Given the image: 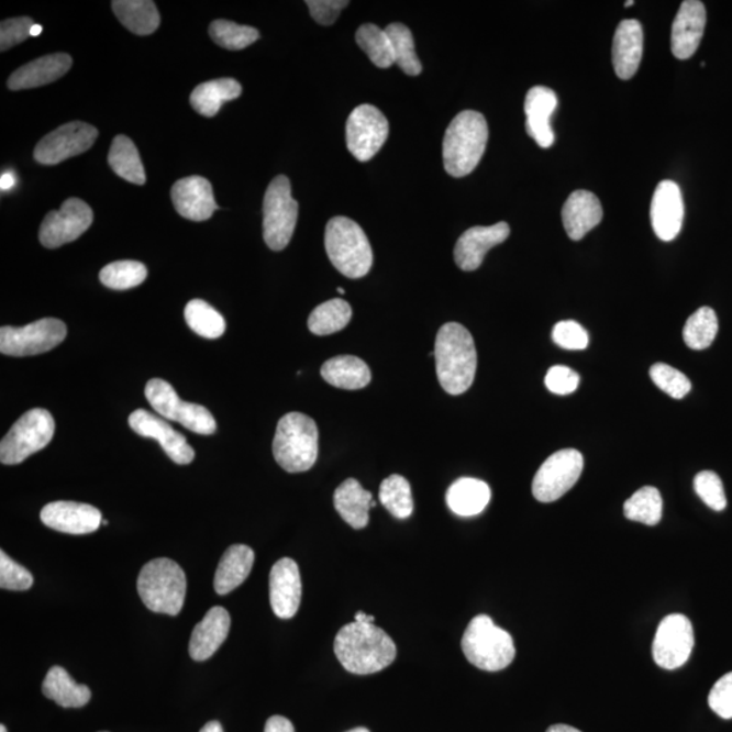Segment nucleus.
<instances>
[{"mask_svg": "<svg viewBox=\"0 0 732 732\" xmlns=\"http://www.w3.org/2000/svg\"><path fill=\"white\" fill-rule=\"evenodd\" d=\"M102 524H103V525H109V522H108L107 520H103V521H102Z\"/></svg>", "mask_w": 732, "mask_h": 732, "instance_id": "64", "label": "nucleus"}, {"mask_svg": "<svg viewBox=\"0 0 732 732\" xmlns=\"http://www.w3.org/2000/svg\"><path fill=\"white\" fill-rule=\"evenodd\" d=\"M491 490L484 480L462 478L455 481L446 492L447 507L461 517H474L487 508Z\"/></svg>", "mask_w": 732, "mask_h": 732, "instance_id": "31", "label": "nucleus"}, {"mask_svg": "<svg viewBox=\"0 0 732 732\" xmlns=\"http://www.w3.org/2000/svg\"><path fill=\"white\" fill-rule=\"evenodd\" d=\"M319 432L315 421L301 412H289L278 422L273 455L278 466L290 474L306 473L315 466Z\"/></svg>", "mask_w": 732, "mask_h": 732, "instance_id": "4", "label": "nucleus"}, {"mask_svg": "<svg viewBox=\"0 0 732 732\" xmlns=\"http://www.w3.org/2000/svg\"><path fill=\"white\" fill-rule=\"evenodd\" d=\"M324 246L331 264L347 278L365 277L374 264L368 236L352 219H331L325 226Z\"/></svg>", "mask_w": 732, "mask_h": 732, "instance_id": "5", "label": "nucleus"}, {"mask_svg": "<svg viewBox=\"0 0 732 732\" xmlns=\"http://www.w3.org/2000/svg\"><path fill=\"white\" fill-rule=\"evenodd\" d=\"M186 575L178 563L160 557L142 568L137 590L144 606L155 613L177 615L186 597Z\"/></svg>", "mask_w": 732, "mask_h": 732, "instance_id": "6", "label": "nucleus"}, {"mask_svg": "<svg viewBox=\"0 0 732 732\" xmlns=\"http://www.w3.org/2000/svg\"><path fill=\"white\" fill-rule=\"evenodd\" d=\"M352 307L344 299H331L318 306L308 318V329L315 335H331L344 330L352 319Z\"/></svg>", "mask_w": 732, "mask_h": 732, "instance_id": "37", "label": "nucleus"}, {"mask_svg": "<svg viewBox=\"0 0 732 732\" xmlns=\"http://www.w3.org/2000/svg\"><path fill=\"white\" fill-rule=\"evenodd\" d=\"M0 732H8V730H5V725H3V724L0 725Z\"/></svg>", "mask_w": 732, "mask_h": 732, "instance_id": "61", "label": "nucleus"}, {"mask_svg": "<svg viewBox=\"0 0 732 732\" xmlns=\"http://www.w3.org/2000/svg\"><path fill=\"white\" fill-rule=\"evenodd\" d=\"M145 398L158 415L181 423L190 432L202 435L217 432L218 425L212 412L201 404L184 402L176 389L165 380H149L145 386Z\"/></svg>", "mask_w": 732, "mask_h": 732, "instance_id": "10", "label": "nucleus"}, {"mask_svg": "<svg viewBox=\"0 0 732 732\" xmlns=\"http://www.w3.org/2000/svg\"><path fill=\"white\" fill-rule=\"evenodd\" d=\"M552 340L566 351H585L589 345L588 331L574 321L557 323L552 331Z\"/></svg>", "mask_w": 732, "mask_h": 732, "instance_id": "49", "label": "nucleus"}, {"mask_svg": "<svg viewBox=\"0 0 732 732\" xmlns=\"http://www.w3.org/2000/svg\"><path fill=\"white\" fill-rule=\"evenodd\" d=\"M380 502L395 519H409L414 510L409 480L400 475H391L380 486Z\"/></svg>", "mask_w": 732, "mask_h": 732, "instance_id": "42", "label": "nucleus"}, {"mask_svg": "<svg viewBox=\"0 0 732 732\" xmlns=\"http://www.w3.org/2000/svg\"><path fill=\"white\" fill-rule=\"evenodd\" d=\"M584 470V456L575 450L554 453L534 476L532 492L539 502L550 503L565 496L577 484Z\"/></svg>", "mask_w": 732, "mask_h": 732, "instance_id": "12", "label": "nucleus"}, {"mask_svg": "<svg viewBox=\"0 0 732 732\" xmlns=\"http://www.w3.org/2000/svg\"><path fill=\"white\" fill-rule=\"evenodd\" d=\"M354 621H357V623H363V624H374L375 621V615L366 614L365 612H357L354 614Z\"/></svg>", "mask_w": 732, "mask_h": 732, "instance_id": "56", "label": "nucleus"}, {"mask_svg": "<svg viewBox=\"0 0 732 732\" xmlns=\"http://www.w3.org/2000/svg\"><path fill=\"white\" fill-rule=\"evenodd\" d=\"M270 603L280 619H292L301 602V577L298 563L289 557L278 561L270 572Z\"/></svg>", "mask_w": 732, "mask_h": 732, "instance_id": "23", "label": "nucleus"}, {"mask_svg": "<svg viewBox=\"0 0 732 732\" xmlns=\"http://www.w3.org/2000/svg\"><path fill=\"white\" fill-rule=\"evenodd\" d=\"M306 3L312 19L323 26L333 25L339 20L341 11L348 5L347 0H308Z\"/></svg>", "mask_w": 732, "mask_h": 732, "instance_id": "53", "label": "nucleus"}, {"mask_svg": "<svg viewBox=\"0 0 732 732\" xmlns=\"http://www.w3.org/2000/svg\"><path fill=\"white\" fill-rule=\"evenodd\" d=\"M265 732H295L292 722L284 717H271L267 720Z\"/></svg>", "mask_w": 732, "mask_h": 732, "instance_id": "54", "label": "nucleus"}, {"mask_svg": "<svg viewBox=\"0 0 732 732\" xmlns=\"http://www.w3.org/2000/svg\"><path fill=\"white\" fill-rule=\"evenodd\" d=\"M255 561V554L248 545H231L224 552L222 561L219 563L217 575H214V590L219 596L229 595L248 578L252 573Z\"/></svg>", "mask_w": 732, "mask_h": 732, "instance_id": "29", "label": "nucleus"}, {"mask_svg": "<svg viewBox=\"0 0 732 732\" xmlns=\"http://www.w3.org/2000/svg\"><path fill=\"white\" fill-rule=\"evenodd\" d=\"M488 141L484 114L466 110L452 120L443 144L444 167L450 176L463 178L478 167Z\"/></svg>", "mask_w": 732, "mask_h": 732, "instance_id": "3", "label": "nucleus"}, {"mask_svg": "<svg viewBox=\"0 0 732 732\" xmlns=\"http://www.w3.org/2000/svg\"><path fill=\"white\" fill-rule=\"evenodd\" d=\"M231 618L229 610L223 607H213L208 610L206 618L196 625L189 642L191 659L203 662L217 653L229 636Z\"/></svg>", "mask_w": 732, "mask_h": 732, "instance_id": "25", "label": "nucleus"}, {"mask_svg": "<svg viewBox=\"0 0 732 732\" xmlns=\"http://www.w3.org/2000/svg\"><path fill=\"white\" fill-rule=\"evenodd\" d=\"M435 369L441 387L462 395L473 386L478 356L473 335L464 325L451 322L439 330L434 346Z\"/></svg>", "mask_w": 732, "mask_h": 732, "instance_id": "2", "label": "nucleus"}, {"mask_svg": "<svg viewBox=\"0 0 732 732\" xmlns=\"http://www.w3.org/2000/svg\"><path fill=\"white\" fill-rule=\"evenodd\" d=\"M54 434L55 420L48 410H29L0 443V462L4 466H16L25 462L27 457L48 446Z\"/></svg>", "mask_w": 732, "mask_h": 732, "instance_id": "8", "label": "nucleus"}, {"mask_svg": "<svg viewBox=\"0 0 732 732\" xmlns=\"http://www.w3.org/2000/svg\"><path fill=\"white\" fill-rule=\"evenodd\" d=\"M98 137L97 127L74 121L48 133L34 149V159L41 165L54 166L86 153Z\"/></svg>", "mask_w": 732, "mask_h": 732, "instance_id": "15", "label": "nucleus"}, {"mask_svg": "<svg viewBox=\"0 0 732 732\" xmlns=\"http://www.w3.org/2000/svg\"><path fill=\"white\" fill-rule=\"evenodd\" d=\"M356 41L371 63L379 68H389L395 64V54L391 38L379 26L366 23L359 26Z\"/></svg>", "mask_w": 732, "mask_h": 732, "instance_id": "39", "label": "nucleus"}, {"mask_svg": "<svg viewBox=\"0 0 732 732\" xmlns=\"http://www.w3.org/2000/svg\"><path fill=\"white\" fill-rule=\"evenodd\" d=\"M147 276V267L137 260H115L103 267L100 280L110 289L126 290L142 285Z\"/></svg>", "mask_w": 732, "mask_h": 732, "instance_id": "44", "label": "nucleus"}, {"mask_svg": "<svg viewBox=\"0 0 732 732\" xmlns=\"http://www.w3.org/2000/svg\"><path fill=\"white\" fill-rule=\"evenodd\" d=\"M43 694L63 708H81L91 700V690L74 681L60 666L49 669L43 683Z\"/></svg>", "mask_w": 732, "mask_h": 732, "instance_id": "34", "label": "nucleus"}, {"mask_svg": "<svg viewBox=\"0 0 732 732\" xmlns=\"http://www.w3.org/2000/svg\"><path fill=\"white\" fill-rule=\"evenodd\" d=\"M339 293H340V295H345V293H346V292H345V289L339 288Z\"/></svg>", "mask_w": 732, "mask_h": 732, "instance_id": "63", "label": "nucleus"}, {"mask_svg": "<svg viewBox=\"0 0 732 732\" xmlns=\"http://www.w3.org/2000/svg\"><path fill=\"white\" fill-rule=\"evenodd\" d=\"M509 235L510 226L504 222L469 229L458 237L455 246V263L464 271L479 269L486 254L492 247L507 241Z\"/></svg>", "mask_w": 732, "mask_h": 732, "instance_id": "21", "label": "nucleus"}, {"mask_svg": "<svg viewBox=\"0 0 732 732\" xmlns=\"http://www.w3.org/2000/svg\"><path fill=\"white\" fill-rule=\"evenodd\" d=\"M684 214V200L679 186L673 181H662L656 186L650 209L655 235L664 242L676 240L683 229Z\"/></svg>", "mask_w": 732, "mask_h": 732, "instance_id": "18", "label": "nucleus"}, {"mask_svg": "<svg viewBox=\"0 0 732 732\" xmlns=\"http://www.w3.org/2000/svg\"><path fill=\"white\" fill-rule=\"evenodd\" d=\"M388 37L391 38L395 54V63L410 77H417L422 73L420 59L415 54L414 37L409 27L403 23H391L386 29Z\"/></svg>", "mask_w": 732, "mask_h": 732, "instance_id": "43", "label": "nucleus"}, {"mask_svg": "<svg viewBox=\"0 0 732 732\" xmlns=\"http://www.w3.org/2000/svg\"><path fill=\"white\" fill-rule=\"evenodd\" d=\"M209 36L220 46L229 51H242L259 38L257 29L237 25L235 22L218 20L209 26Z\"/></svg>", "mask_w": 732, "mask_h": 732, "instance_id": "45", "label": "nucleus"}, {"mask_svg": "<svg viewBox=\"0 0 732 732\" xmlns=\"http://www.w3.org/2000/svg\"><path fill=\"white\" fill-rule=\"evenodd\" d=\"M92 220L95 213L85 201L68 199L59 211L46 214L40 229V242L46 248H57L77 241L90 229Z\"/></svg>", "mask_w": 732, "mask_h": 732, "instance_id": "16", "label": "nucleus"}, {"mask_svg": "<svg viewBox=\"0 0 732 732\" xmlns=\"http://www.w3.org/2000/svg\"><path fill=\"white\" fill-rule=\"evenodd\" d=\"M130 426L138 435L145 439L158 441L163 451L171 461L179 466H186L195 461V450L188 444V440L181 433L174 430L165 418L151 414L149 411L138 409L130 415Z\"/></svg>", "mask_w": 732, "mask_h": 732, "instance_id": "17", "label": "nucleus"}, {"mask_svg": "<svg viewBox=\"0 0 732 732\" xmlns=\"http://www.w3.org/2000/svg\"><path fill=\"white\" fill-rule=\"evenodd\" d=\"M695 647V632L684 614H669L661 621L653 643L655 664L662 669L676 670L687 664Z\"/></svg>", "mask_w": 732, "mask_h": 732, "instance_id": "14", "label": "nucleus"}, {"mask_svg": "<svg viewBox=\"0 0 732 732\" xmlns=\"http://www.w3.org/2000/svg\"><path fill=\"white\" fill-rule=\"evenodd\" d=\"M695 490L701 501L712 510L722 511L728 508L722 480L712 470H702L695 478Z\"/></svg>", "mask_w": 732, "mask_h": 732, "instance_id": "47", "label": "nucleus"}, {"mask_svg": "<svg viewBox=\"0 0 732 732\" xmlns=\"http://www.w3.org/2000/svg\"><path fill=\"white\" fill-rule=\"evenodd\" d=\"M41 32H43V26L37 25V23H36V25H34V26L32 27V37H37V36H40Z\"/></svg>", "mask_w": 732, "mask_h": 732, "instance_id": "59", "label": "nucleus"}, {"mask_svg": "<svg viewBox=\"0 0 732 732\" xmlns=\"http://www.w3.org/2000/svg\"><path fill=\"white\" fill-rule=\"evenodd\" d=\"M241 95L242 86L235 79H214L196 87L190 96V104L197 113L214 118L225 102L234 101Z\"/></svg>", "mask_w": 732, "mask_h": 732, "instance_id": "33", "label": "nucleus"}, {"mask_svg": "<svg viewBox=\"0 0 732 732\" xmlns=\"http://www.w3.org/2000/svg\"><path fill=\"white\" fill-rule=\"evenodd\" d=\"M41 521L54 531L68 534H89L102 525L101 511L91 504L57 501L41 510Z\"/></svg>", "mask_w": 732, "mask_h": 732, "instance_id": "19", "label": "nucleus"}, {"mask_svg": "<svg viewBox=\"0 0 732 732\" xmlns=\"http://www.w3.org/2000/svg\"><path fill=\"white\" fill-rule=\"evenodd\" d=\"M299 203L292 197L289 179L278 176L264 199V240L273 252H281L292 240L298 223Z\"/></svg>", "mask_w": 732, "mask_h": 732, "instance_id": "9", "label": "nucleus"}, {"mask_svg": "<svg viewBox=\"0 0 732 732\" xmlns=\"http://www.w3.org/2000/svg\"><path fill=\"white\" fill-rule=\"evenodd\" d=\"M602 206L596 195L588 190H575L562 209L563 225L569 240L580 241L601 223Z\"/></svg>", "mask_w": 732, "mask_h": 732, "instance_id": "27", "label": "nucleus"}, {"mask_svg": "<svg viewBox=\"0 0 732 732\" xmlns=\"http://www.w3.org/2000/svg\"><path fill=\"white\" fill-rule=\"evenodd\" d=\"M579 381L577 371L567 368L565 365L552 366L547 376H545V386L550 391L555 395H563V397L577 391Z\"/></svg>", "mask_w": 732, "mask_h": 732, "instance_id": "51", "label": "nucleus"}, {"mask_svg": "<svg viewBox=\"0 0 732 732\" xmlns=\"http://www.w3.org/2000/svg\"><path fill=\"white\" fill-rule=\"evenodd\" d=\"M67 336V325L59 319H40L23 328L0 329V352L11 357L37 356L59 346Z\"/></svg>", "mask_w": 732, "mask_h": 732, "instance_id": "11", "label": "nucleus"}, {"mask_svg": "<svg viewBox=\"0 0 732 732\" xmlns=\"http://www.w3.org/2000/svg\"><path fill=\"white\" fill-rule=\"evenodd\" d=\"M719 330L717 313L710 307H701L684 328V341L694 351H705L717 339Z\"/></svg>", "mask_w": 732, "mask_h": 732, "instance_id": "41", "label": "nucleus"}, {"mask_svg": "<svg viewBox=\"0 0 732 732\" xmlns=\"http://www.w3.org/2000/svg\"><path fill=\"white\" fill-rule=\"evenodd\" d=\"M632 4H633V2H632V0H630V2H625V8H631Z\"/></svg>", "mask_w": 732, "mask_h": 732, "instance_id": "62", "label": "nucleus"}, {"mask_svg": "<svg viewBox=\"0 0 732 732\" xmlns=\"http://www.w3.org/2000/svg\"><path fill=\"white\" fill-rule=\"evenodd\" d=\"M462 648L469 664L486 672L507 669L515 656L513 637L486 614L470 620L462 639Z\"/></svg>", "mask_w": 732, "mask_h": 732, "instance_id": "7", "label": "nucleus"}, {"mask_svg": "<svg viewBox=\"0 0 732 732\" xmlns=\"http://www.w3.org/2000/svg\"><path fill=\"white\" fill-rule=\"evenodd\" d=\"M15 184L16 178L13 173L8 171L2 174V179H0V188H2L3 191L13 189Z\"/></svg>", "mask_w": 732, "mask_h": 732, "instance_id": "55", "label": "nucleus"}, {"mask_svg": "<svg viewBox=\"0 0 732 732\" xmlns=\"http://www.w3.org/2000/svg\"><path fill=\"white\" fill-rule=\"evenodd\" d=\"M389 132L386 115L376 107L364 103L354 109L346 122V144L359 162H368L379 153Z\"/></svg>", "mask_w": 732, "mask_h": 732, "instance_id": "13", "label": "nucleus"}, {"mask_svg": "<svg viewBox=\"0 0 732 732\" xmlns=\"http://www.w3.org/2000/svg\"><path fill=\"white\" fill-rule=\"evenodd\" d=\"M109 165L119 177L127 182L144 185L145 171L141 154L130 137L120 135L114 137L109 151Z\"/></svg>", "mask_w": 732, "mask_h": 732, "instance_id": "36", "label": "nucleus"}, {"mask_svg": "<svg viewBox=\"0 0 732 732\" xmlns=\"http://www.w3.org/2000/svg\"><path fill=\"white\" fill-rule=\"evenodd\" d=\"M73 57L67 54H54L25 64L9 78L10 90L20 91L54 84L69 71Z\"/></svg>", "mask_w": 732, "mask_h": 732, "instance_id": "28", "label": "nucleus"}, {"mask_svg": "<svg viewBox=\"0 0 732 732\" xmlns=\"http://www.w3.org/2000/svg\"><path fill=\"white\" fill-rule=\"evenodd\" d=\"M706 5L699 0H685L679 5L672 27V52L679 60H688L696 54L705 36Z\"/></svg>", "mask_w": 732, "mask_h": 732, "instance_id": "20", "label": "nucleus"}, {"mask_svg": "<svg viewBox=\"0 0 732 732\" xmlns=\"http://www.w3.org/2000/svg\"><path fill=\"white\" fill-rule=\"evenodd\" d=\"M112 9L122 25L138 36L158 31L160 15L153 0H115Z\"/></svg>", "mask_w": 732, "mask_h": 732, "instance_id": "35", "label": "nucleus"}, {"mask_svg": "<svg viewBox=\"0 0 732 732\" xmlns=\"http://www.w3.org/2000/svg\"><path fill=\"white\" fill-rule=\"evenodd\" d=\"M171 200L176 211L191 222H206L219 209L211 182L199 176L182 178L174 184Z\"/></svg>", "mask_w": 732, "mask_h": 732, "instance_id": "22", "label": "nucleus"}, {"mask_svg": "<svg viewBox=\"0 0 732 732\" xmlns=\"http://www.w3.org/2000/svg\"><path fill=\"white\" fill-rule=\"evenodd\" d=\"M643 27L636 20H624L615 29L612 49L614 73L629 80L636 74L643 56Z\"/></svg>", "mask_w": 732, "mask_h": 732, "instance_id": "26", "label": "nucleus"}, {"mask_svg": "<svg viewBox=\"0 0 732 732\" xmlns=\"http://www.w3.org/2000/svg\"><path fill=\"white\" fill-rule=\"evenodd\" d=\"M32 586V574L5 555L4 551H0V588L23 591L31 589Z\"/></svg>", "mask_w": 732, "mask_h": 732, "instance_id": "48", "label": "nucleus"}, {"mask_svg": "<svg viewBox=\"0 0 732 732\" xmlns=\"http://www.w3.org/2000/svg\"><path fill=\"white\" fill-rule=\"evenodd\" d=\"M185 321L202 339L218 340L225 333L224 318L201 299L190 300L186 304Z\"/></svg>", "mask_w": 732, "mask_h": 732, "instance_id": "38", "label": "nucleus"}, {"mask_svg": "<svg viewBox=\"0 0 732 732\" xmlns=\"http://www.w3.org/2000/svg\"><path fill=\"white\" fill-rule=\"evenodd\" d=\"M650 376L655 386L673 399H683L690 392L691 382L688 377L670 365L655 364L651 366Z\"/></svg>", "mask_w": 732, "mask_h": 732, "instance_id": "46", "label": "nucleus"}, {"mask_svg": "<svg viewBox=\"0 0 732 732\" xmlns=\"http://www.w3.org/2000/svg\"><path fill=\"white\" fill-rule=\"evenodd\" d=\"M347 732H370V731L368 729H365V728H358V729H353V730L347 731Z\"/></svg>", "mask_w": 732, "mask_h": 732, "instance_id": "60", "label": "nucleus"}, {"mask_svg": "<svg viewBox=\"0 0 732 732\" xmlns=\"http://www.w3.org/2000/svg\"><path fill=\"white\" fill-rule=\"evenodd\" d=\"M321 375L329 385L341 389H363L369 385V366L362 358L339 356L322 365Z\"/></svg>", "mask_w": 732, "mask_h": 732, "instance_id": "32", "label": "nucleus"}, {"mask_svg": "<svg viewBox=\"0 0 732 732\" xmlns=\"http://www.w3.org/2000/svg\"><path fill=\"white\" fill-rule=\"evenodd\" d=\"M708 705L711 710L723 719H732V672L725 674L713 685Z\"/></svg>", "mask_w": 732, "mask_h": 732, "instance_id": "52", "label": "nucleus"}, {"mask_svg": "<svg viewBox=\"0 0 732 732\" xmlns=\"http://www.w3.org/2000/svg\"><path fill=\"white\" fill-rule=\"evenodd\" d=\"M371 501H374L371 492L366 491L356 479L345 480L334 492L336 511L354 529L368 525Z\"/></svg>", "mask_w": 732, "mask_h": 732, "instance_id": "30", "label": "nucleus"}, {"mask_svg": "<svg viewBox=\"0 0 732 732\" xmlns=\"http://www.w3.org/2000/svg\"><path fill=\"white\" fill-rule=\"evenodd\" d=\"M547 732H583V731H579L578 729L572 728V725L567 724H555L551 725Z\"/></svg>", "mask_w": 732, "mask_h": 732, "instance_id": "58", "label": "nucleus"}, {"mask_svg": "<svg viewBox=\"0 0 732 732\" xmlns=\"http://www.w3.org/2000/svg\"><path fill=\"white\" fill-rule=\"evenodd\" d=\"M557 107V97L548 87L536 86L528 91L525 115L528 135L542 148H550L555 143L551 118Z\"/></svg>", "mask_w": 732, "mask_h": 732, "instance_id": "24", "label": "nucleus"}, {"mask_svg": "<svg viewBox=\"0 0 732 732\" xmlns=\"http://www.w3.org/2000/svg\"><path fill=\"white\" fill-rule=\"evenodd\" d=\"M36 25L29 16L4 20L0 25V51L13 48L16 44L32 37V27Z\"/></svg>", "mask_w": 732, "mask_h": 732, "instance_id": "50", "label": "nucleus"}, {"mask_svg": "<svg viewBox=\"0 0 732 732\" xmlns=\"http://www.w3.org/2000/svg\"><path fill=\"white\" fill-rule=\"evenodd\" d=\"M336 658L348 673L366 676L385 670L397 658V646L375 624L353 623L342 626L335 637Z\"/></svg>", "mask_w": 732, "mask_h": 732, "instance_id": "1", "label": "nucleus"}, {"mask_svg": "<svg viewBox=\"0 0 732 732\" xmlns=\"http://www.w3.org/2000/svg\"><path fill=\"white\" fill-rule=\"evenodd\" d=\"M662 509L664 501L661 492L655 487L646 486L633 493L624 503V515L631 521L654 526L662 520Z\"/></svg>", "mask_w": 732, "mask_h": 732, "instance_id": "40", "label": "nucleus"}, {"mask_svg": "<svg viewBox=\"0 0 732 732\" xmlns=\"http://www.w3.org/2000/svg\"><path fill=\"white\" fill-rule=\"evenodd\" d=\"M200 732H224V730L222 724L217 722V720H213V722L203 725Z\"/></svg>", "mask_w": 732, "mask_h": 732, "instance_id": "57", "label": "nucleus"}]
</instances>
